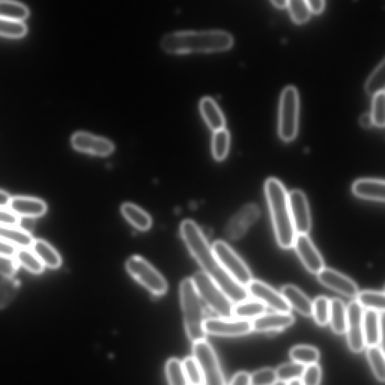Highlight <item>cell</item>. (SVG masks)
Segmentation results:
<instances>
[{
    "label": "cell",
    "mask_w": 385,
    "mask_h": 385,
    "mask_svg": "<svg viewBox=\"0 0 385 385\" xmlns=\"http://www.w3.org/2000/svg\"><path fill=\"white\" fill-rule=\"evenodd\" d=\"M180 233L189 252L203 269V272L209 276L224 294L230 295L236 292L238 283L218 263L198 225L191 220L184 221Z\"/></svg>",
    "instance_id": "6da1fadb"
},
{
    "label": "cell",
    "mask_w": 385,
    "mask_h": 385,
    "mask_svg": "<svg viewBox=\"0 0 385 385\" xmlns=\"http://www.w3.org/2000/svg\"><path fill=\"white\" fill-rule=\"evenodd\" d=\"M162 48L172 54L193 51H219L230 49L234 39L222 30L180 31L165 35Z\"/></svg>",
    "instance_id": "7a4b0ae2"
},
{
    "label": "cell",
    "mask_w": 385,
    "mask_h": 385,
    "mask_svg": "<svg viewBox=\"0 0 385 385\" xmlns=\"http://www.w3.org/2000/svg\"><path fill=\"white\" fill-rule=\"evenodd\" d=\"M265 191L278 245L285 249L292 248L297 234L285 187L278 180L270 178L265 183Z\"/></svg>",
    "instance_id": "3957f363"
},
{
    "label": "cell",
    "mask_w": 385,
    "mask_h": 385,
    "mask_svg": "<svg viewBox=\"0 0 385 385\" xmlns=\"http://www.w3.org/2000/svg\"><path fill=\"white\" fill-rule=\"evenodd\" d=\"M180 299L187 337L193 342L205 340L204 311L191 278L182 281L180 285Z\"/></svg>",
    "instance_id": "277c9868"
},
{
    "label": "cell",
    "mask_w": 385,
    "mask_h": 385,
    "mask_svg": "<svg viewBox=\"0 0 385 385\" xmlns=\"http://www.w3.org/2000/svg\"><path fill=\"white\" fill-rule=\"evenodd\" d=\"M192 282L201 300L222 318H233L234 305L213 280L204 272L194 275Z\"/></svg>",
    "instance_id": "5b68a950"
},
{
    "label": "cell",
    "mask_w": 385,
    "mask_h": 385,
    "mask_svg": "<svg viewBox=\"0 0 385 385\" xmlns=\"http://www.w3.org/2000/svg\"><path fill=\"white\" fill-rule=\"evenodd\" d=\"M299 100L297 90L286 87L281 96L279 107L278 133L285 142L294 140L298 131Z\"/></svg>",
    "instance_id": "8992f818"
},
{
    "label": "cell",
    "mask_w": 385,
    "mask_h": 385,
    "mask_svg": "<svg viewBox=\"0 0 385 385\" xmlns=\"http://www.w3.org/2000/svg\"><path fill=\"white\" fill-rule=\"evenodd\" d=\"M126 269L130 275L156 296H162L168 289L164 277L147 261L139 256L128 259Z\"/></svg>",
    "instance_id": "52a82bcc"
},
{
    "label": "cell",
    "mask_w": 385,
    "mask_h": 385,
    "mask_svg": "<svg viewBox=\"0 0 385 385\" xmlns=\"http://www.w3.org/2000/svg\"><path fill=\"white\" fill-rule=\"evenodd\" d=\"M193 358L201 369L204 385H225L219 362L209 342H194Z\"/></svg>",
    "instance_id": "ba28073f"
},
{
    "label": "cell",
    "mask_w": 385,
    "mask_h": 385,
    "mask_svg": "<svg viewBox=\"0 0 385 385\" xmlns=\"http://www.w3.org/2000/svg\"><path fill=\"white\" fill-rule=\"evenodd\" d=\"M212 251L218 263L237 283L246 288L252 280V273L243 259L223 241H217Z\"/></svg>",
    "instance_id": "9c48e42d"
},
{
    "label": "cell",
    "mask_w": 385,
    "mask_h": 385,
    "mask_svg": "<svg viewBox=\"0 0 385 385\" xmlns=\"http://www.w3.org/2000/svg\"><path fill=\"white\" fill-rule=\"evenodd\" d=\"M203 327L205 334L227 337H242L252 331L251 321L234 318L205 319Z\"/></svg>",
    "instance_id": "30bf717a"
},
{
    "label": "cell",
    "mask_w": 385,
    "mask_h": 385,
    "mask_svg": "<svg viewBox=\"0 0 385 385\" xmlns=\"http://www.w3.org/2000/svg\"><path fill=\"white\" fill-rule=\"evenodd\" d=\"M259 215L261 210L256 204L245 205L228 222L225 228L226 236L231 241L241 238L258 220Z\"/></svg>",
    "instance_id": "8fae6325"
},
{
    "label": "cell",
    "mask_w": 385,
    "mask_h": 385,
    "mask_svg": "<svg viewBox=\"0 0 385 385\" xmlns=\"http://www.w3.org/2000/svg\"><path fill=\"white\" fill-rule=\"evenodd\" d=\"M246 288L248 294L256 300L262 302L266 306L271 308L276 312L288 313L290 311V306L282 294L261 281L252 279Z\"/></svg>",
    "instance_id": "7c38bea8"
},
{
    "label": "cell",
    "mask_w": 385,
    "mask_h": 385,
    "mask_svg": "<svg viewBox=\"0 0 385 385\" xmlns=\"http://www.w3.org/2000/svg\"><path fill=\"white\" fill-rule=\"evenodd\" d=\"M288 203L296 234H308L310 231L311 221L305 194L299 190L290 192Z\"/></svg>",
    "instance_id": "4fadbf2b"
},
{
    "label": "cell",
    "mask_w": 385,
    "mask_h": 385,
    "mask_svg": "<svg viewBox=\"0 0 385 385\" xmlns=\"http://www.w3.org/2000/svg\"><path fill=\"white\" fill-rule=\"evenodd\" d=\"M363 308L357 301H352L347 308V339L349 346L353 352L360 353L364 347L363 331Z\"/></svg>",
    "instance_id": "5bb4252c"
},
{
    "label": "cell",
    "mask_w": 385,
    "mask_h": 385,
    "mask_svg": "<svg viewBox=\"0 0 385 385\" xmlns=\"http://www.w3.org/2000/svg\"><path fill=\"white\" fill-rule=\"evenodd\" d=\"M71 143L79 151L102 157L109 155L114 150V145L110 140L86 132L74 133Z\"/></svg>",
    "instance_id": "9a60e30c"
},
{
    "label": "cell",
    "mask_w": 385,
    "mask_h": 385,
    "mask_svg": "<svg viewBox=\"0 0 385 385\" xmlns=\"http://www.w3.org/2000/svg\"><path fill=\"white\" fill-rule=\"evenodd\" d=\"M294 246L302 262L311 273L318 275L325 268L323 257L308 234H297Z\"/></svg>",
    "instance_id": "2e32d148"
},
{
    "label": "cell",
    "mask_w": 385,
    "mask_h": 385,
    "mask_svg": "<svg viewBox=\"0 0 385 385\" xmlns=\"http://www.w3.org/2000/svg\"><path fill=\"white\" fill-rule=\"evenodd\" d=\"M319 282L347 297H357L359 289L355 282L335 269L324 268L318 274Z\"/></svg>",
    "instance_id": "e0dca14e"
},
{
    "label": "cell",
    "mask_w": 385,
    "mask_h": 385,
    "mask_svg": "<svg viewBox=\"0 0 385 385\" xmlns=\"http://www.w3.org/2000/svg\"><path fill=\"white\" fill-rule=\"evenodd\" d=\"M384 312L367 310L363 312V331L365 346H379L383 339Z\"/></svg>",
    "instance_id": "ac0fdd59"
},
{
    "label": "cell",
    "mask_w": 385,
    "mask_h": 385,
    "mask_svg": "<svg viewBox=\"0 0 385 385\" xmlns=\"http://www.w3.org/2000/svg\"><path fill=\"white\" fill-rule=\"evenodd\" d=\"M295 318L290 312H275L264 314L252 322V331L257 332H271L283 330L295 323Z\"/></svg>",
    "instance_id": "d6986e66"
},
{
    "label": "cell",
    "mask_w": 385,
    "mask_h": 385,
    "mask_svg": "<svg viewBox=\"0 0 385 385\" xmlns=\"http://www.w3.org/2000/svg\"><path fill=\"white\" fill-rule=\"evenodd\" d=\"M8 208L10 211L19 217H38L44 215L47 211L44 201L27 196L13 197Z\"/></svg>",
    "instance_id": "ffe728a7"
},
{
    "label": "cell",
    "mask_w": 385,
    "mask_h": 385,
    "mask_svg": "<svg viewBox=\"0 0 385 385\" xmlns=\"http://www.w3.org/2000/svg\"><path fill=\"white\" fill-rule=\"evenodd\" d=\"M384 180H360L353 184L352 191L360 198L384 202Z\"/></svg>",
    "instance_id": "44dd1931"
},
{
    "label": "cell",
    "mask_w": 385,
    "mask_h": 385,
    "mask_svg": "<svg viewBox=\"0 0 385 385\" xmlns=\"http://www.w3.org/2000/svg\"><path fill=\"white\" fill-rule=\"evenodd\" d=\"M282 295L289 306L295 309L300 314L310 317L313 311V303L298 288L294 285H285L282 289Z\"/></svg>",
    "instance_id": "7402d4cb"
},
{
    "label": "cell",
    "mask_w": 385,
    "mask_h": 385,
    "mask_svg": "<svg viewBox=\"0 0 385 385\" xmlns=\"http://www.w3.org/2000/svg\"><path fill=\"white\" fill-rule=\"evenodd\" d=\"M200 109L208 126L213 132L225 128L224 114L212 98L203 97L200 102Z\"/></svg>",
    "instance_id": "603a6c76"
},
{
    "label": "cell",
    "mask_w": 385,
    "mask_h": 385,
    "mask_svg": "<svg viewBox=\"0 0 385 385\" xmlns=\"http://www.w3.org/2000/svg\"><path fill=\"white\" fill-rule=\"evenodd\" d=\"M0 238L20 248H29L34 242L32 235L17 227L0 226Z\"/></svg>",
    "instance_id": "cb8c5ba5"
},
{
    "label": "cell",
    "mask_w": 385,
    "mask_h": 385,
    "mask_svg": "<svg viewBox=\"0 0 385 385\" xmlns=\"http://www.w3.org/2000/svg\"><path fill=\"white\" fill-rule=\"evenodd\" d=\"M31 250L34 252L44 266L58 269L61 266L62 259L56 250L41 239L34 241Z\"/></svg>",
    "instance_id": "d4e9b609"
},
{
    "label": "cell",
    "mask_w": 385,
    "mask_h": 385,
    "mask_svg": "<svg viewBox=\"0 0 385 385\" xmlns=\"http://www.w3.org/2000/svg\"><path fill=\"white\" fill-rule=\"evenodd\" d=\"M121 212L123 217L140 231H148L151 227L150 215L137 205L124 203L121 207Z\"/></svg>",
    "instance_id": "484cf974"
},
{
    "label": "cell",
    "mask_w": 385,
    "mask_h": 385,
    "mask_svg": "<svg viewBox=\"0 0 385 385\" xmlns=\"http://www.w3.org/2000/svg\"><path fill=\"white\" fill-rule=\"evenodd\" d=\"M331 327L337 335H343L347 329V308L337 298L330 300V320Z\"/></svg>",
    "instance_id": "4316f807"
},
{
    "label": "cell",
    "mask_w": 385,
    "mask_h": 385,
    "mask_svg": "<svg viewBox=\"0 0 385 385\" xmlns=\"http://www.w3.org/2000/svg\"><path fill=\"white\" fill-rule=\"evenodd\" d=\"M266 306L258 300H245L234 306L233 318L248 320L265 313Z\"/></svg>",
    "instance_id": "83f0119b"
},
{
    "label": "cell",
    "mask_w": 385,
    "mask_h": 385,
    "mask_svg": "<svg viewBox=\"0 0 385 385\" xmlns=\"http://www.w3.org/2000/svg\"><path fill=\"white\" fill-rule=\"evenodd\" d=\"M230 133L223 128L214 132L212 141V151L216 161H221L226 158L230 149Z\"/></svg>",
    "instance_id": "f1b7e54d"
},
{
    "label": "cell",
    "mask_w": 385,
    "mask_h": 385,
    "mask_svg": "<svg viewBox=\"0 0 385 385\" xmlns=\"http://www.w3.org/2000/svg\"><path fill=\"white\" fill-rule=\"evenodd\" d=\"M357 302L362 308L384 312L385 308V296L383 291H362L357 296Z\"/></svg>",
    "instance_id": "f546056e"
},
{
    "label": "cell",
    "mask_w": 385,
    "mask_h": 385,
    "mask_svg": "<svg viewBox=\"0 0 385 385\" xmlns=\"http://www.w3.org/2000/svg\"><path fill=\"white\" fill-rule=\"evenodd\" d=\"M28 8L22 4L7 0H0V18L22 22L29 16Z\"/></svg>",
    "instance_id": "4dcf8cb0"
},
{
    "label": "cell",
    "mask_w": 385,
    "mask_h": 385,
    "mask_svg": "<svg viewBox=\"0 0 385 385\" xmlns=\"http://www.w3.org/2000/svg\"><path fill=\"white\" fill-rule=\"evenodd\" d=\"M290 357L294 362L306 367L317 363L320 353L315 347L298 346L290 350Z\"/></svg>",
    "instance_id": "1f68e13d"
},
{
    "label": "cell",
    "mask_w": 385,
    "mask_h": 385,
    "mask_svg": "<svg viewBox=\"0 0 385 385\" xmlns=\"http://www.w3.org/2000/svg\"><path fill=\"white\" fill-rule=\"evenodd\" d=\"M17 262L24 266L28 271L34 274H40L44 271L45 266L29 248H20L16 253Z\"/></svg>",
    "instance_id": "d6a6232c"
},
{
    "label": "cell",
    "mask_w": 385,
    "mask_h": 385,
    "mask_svg": "<svg viewBox=\"0 0 385 385\" xmlns=\"http://www.w3.org/2000/svg\"><path fill=\"white\" fill-rule=\"evenodd\" d=\"M20 282L14 277L4 278L0 281V309L6 308L17 296Z\"/></svg>",
    "instance_id": "836d02e7"
},
{
    "label": "cell",
    "mask_w": 385,
    "mask_h": 385,
    "mask_svg": "<svg viewBox=\"0 0 385 385\" xmlns=\"http://www.w3.org/2000/svg\"><path fill=\"white\" fill-rule=\"evenodd\" d=\"M367 355L374 377L380 382H384L385 365L383 349L379 346L370 347L368 348Z\"/></svg>",
    "instance_id": "e575fe53"
},
{
    "label": "cell",
    "mask_w": 385,
    "mask_h": 385,
    "mask_svg": "<svg viewBox=\"0 0 385 385\" xmlns=\"http://www.w3.org/2000/svg\"><path fill=\"white\" fill-rule=\"evenodd\" d=\"M166 377L170 385H189L185 376L182 362L177 358H171L166 364Z\"/></svg>",
    "instance_id": "d590c367"
},
{
    "label": "cell",
    "mask_w": 385,
    "mask_h": 385,
    "mask_svg": "<svg viewBox=\"0 0 385 385\" xmlns=\"http://www.w3.org/2000/svg\"><path fill=\"white\" fill-rule=\"evenodd\" d=\"M385 87V61L381 62V64L374 69L372 74L368 78L365 90L368 95L374 96L377 93L384 92Z\"/></svg>",
    "instance_id": "8d00e7d4"
},
{
    "label": "cell",
    "mask_w": 385,
    "mask_h": 385,
    "mask_svg": "<svg viewBox=\"0 0 385 385\" xmlns=\"http://www.w3.org/2000/svg\"><path fill=\"white\" fill-rule=\"evenodd\" d=\"M27 25L19 20L0 18V36L8 38H20L26 35Z\"/></svg>",
    "instance_id": "74e56055"
},
{
    "label": "cell",
    "mask_w": 385,
    "mask_h": 385,
    "mask_svg": "<svg viewBox=\"0 0 385 385\" xmlns=\"http://www.w3.org/2000/svg\"><path fill=\"white\" fill-rule=\"evenodd\" d=\"M305 368V366L295 362L283 364L276 370L277 379L287 383L299 379L303 376Z\"/></svg>",
    "instance_id": "f35d334b"
},
{
    "label": "cell",
    "mask_w": 385,
    "mask_h": 385,
    "mask_svg": "<svg viewBox=\"0 0 385 385\" xmlns=\"http://www.w3.org/2000/svg\"><path fill=\"white\" fill-rule=\"evenodd\" d=\"M330 300L326 297H318L313 303L312 316L318 325L324 327L330 320Z\"/></svg>",
    "instance_id": "ab89813d"
},
{
    "label": "cell",
    "mask_w": 385,
    "mask_h": 385,
    "mask_svg": "<svg viewBox=\"0 0 385 385\" xmlns=\"http://www.w3.org/2000/svg\"><path fill=\"white\" fill-rule=\"evenodd\" d=\"M288 7L291 18L297 24H304L310 18L311 12L306 0H288Z\"/></svg>",
    "instance_id": "60d3db41"
},
{
    "label": "cell",
    "mask_w": 385,
    "mask_h": 385,
    "mask_svg": "<svg viewBox=\"0 0 385 385\" xmlns=\"http://www.w3.org/2000/svg\"><path fill=\"white\" fill-rule=\"evenodd\" d=\"M385 93L381 92L373 96L371 116L374 125L383 128L385 124Z\"/></svg>",
    "instance_id": "b9f144b4"
},
{
    "label": "cell",
    "mask_w": 385,
    "mask_h": 385,
    "mask_svg": "<svg viewBox=\"0 0 385 385\" xmlns=\"http://www.w3.org/2000/svg\"><path fill=\"white\" fill-rule=\"evenodd\" d=\"M182 364L189 384L191 385H203L202 373L195 359L193 357L186 358Z\"/></svg>",
    "instance_id": "7bdbcfd3"
},
{
    "label": "cell",
    "mask_w": 385,
    "mask_h": 385,
    "mask_svg": "<svg viewBox=\"0 0 385 385\" xmlns=\"http://www.w3.org/2000/svg\"><path fill=\"white\" fill-rule=\"evenodd\" d=\"M278 381L276 370L266 368L255 372L250 385H273Z\"/></svg>",
    "instance_id": "ee69618b"
},
{
    "label": "cell",
    "mask_w": 385,
    "mask_h": 385,
    "mask_svg": "<svg viewBox=\"0 0 385 385\" xmlns=\"http://www.w3.org/2000/svg\"><path fill=\"white\" fill-rule=\"evenodd\" d=\"M301 378L302 385H319L321 379V369L318 364L314 363L306 367Z\"/></svg>",
    "instance_id": "f6af8a7d"
},
{
    "label": "cell",
    "mask_w": 385,
    "mask_h": 385,
    "mask_svg": "<svg viewBox=\"0 0 385 385\" xmlns=\"http://www.w3.org/2000/svg\"><path fill=\"white\" fill-rule=\"evenodd\" d=\"M18 263L13 257L0 255V275L12 278L18 271Z\"/></svg>",
    "instance_id": "bcb514c9"
},
{
    "label": "cell",
    "mask_w": 385,
    "mask_h": 385,
    "mask_svg": "<svg viewBox=\"0 0 385 385\" xmlns=\"http://www.w3.org/2000/svg\"><path fill=\"white\" fill-rule=\"evenodd\" d=\"M20 217L10 210L0 208V226L18 227Z\"/></svg>",
    "instance_id": "7dc6e473"
},
{
    "label": "cell",
    "mask_w": 385,
    "mask_h": 385,
    "mask_svg": "<svg viewBox=\"0 0 385 385\" xmlns=\"http://www.w3.org/2000/svg\"><path fill=\"white\" fill-rule=\"evenodd\" d=\"M16 253L17 248L0 238V255L13 257Z\"/></svg>",
    "instance_id": "c3c4849f"
},
{
    "label": "cell",
    "mask_w": 385,
    "mask_h": 385,
    "mask_svg": "<svg viewBox=\"0 0 385 385\" xmlns=\"http://www.w3.org/2000/svg\"><path fill=\"white\" fill-rule=\"evenodd\" d=\"M251 376L248 372H241L236 374L230 385H250Z\"/></svg>",
    "instance_id": "681fc988"
},
{
    "label": "cell",
    "mask_w": 385,
    "mask_h": 385,
    "mask_svg": "<svg viewBox=\"0 0 385 385\" xmlns=\"http://www.w3.org/2000/svg\"><path fill=\"white\" fill-rule=\"evenodd\" d=\"M308 7L311 13L319 14L323 12L325 7L324 0H306Z\"/></svg>",
    "instance_id": "f907efd6"
},
{
    "label": "cell",
    "mask_w": 385,
    "mask_h": 385,
    "mask_svg": "<svg viewBox=\"0 0 385 385\" xmlns=\"http://www.w3.org/2000/svg\"><path fill=\"white\" fill-rule=\"evenodd\" d=\"M360 123L364 128H370L374 125L371 114L365 113L362 114L360 118Z\"/></svg>",
    "instance_id": "816d5d0a"
},
{
    "label": "cell",
    "mask_w": 385,
    "mask_h": 385,
    "mask_svg": "<svg viewBox=\"0 0 385 385\" xmlns=\"http://www.w3.org/2000/svg\"><path fill=\"white\" fill-rule=\"evenodd\" d=\"M11 198L12 197L8 193L0 190V208L6 209V207H8Z\"/></svg>",
    "instance_id": "f5cc1de1"
},
{
    "label": "cell",
    "mask_w": 385,
    "mask_h": 385,
    "mask_svg": "<svg viewBox=\"0 0 385 385\" xmlns=\"http://www.w3.org/2000/svg\"><path fill=\"white\" fill-rule=\"evenodd\" d=\"M272 4L280 8L288 7V0H272Z\"/></svg>",
    "instance_id": "db71d44e"
},
{
    "label": "cell",
    "mask_w": 385,
    "mask_h": 385,
    "mask_svg": "<svg viewBox=\"0 0 385 385\" xmlns=\"http://www.w3.org/2000/svg\"><path fill=\"white\" fill-rule=\"evenodd\" d=\"M288 385H302V382H301V380L299 379H295L289 381L288 383Z\"/></svg>",
    "instance_id": "11a10c76"
},
{
    "label": "cell",
    "mask_w": 385,
    "mask_h": 385,
    "mask_svg": "<svg viewBox=\"0 0 385 385\" xmlns=\"http://www.w3.org/2000/svg\"><path fill=\"white\" fill-rule=\"evenodd\" d=\"M273 385H288V383L285 382V381H277L275 384H273Z\"/></svg>",
    "instance_id": "9f6ffc18"
}]
</instances>
